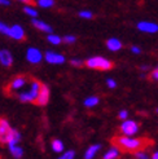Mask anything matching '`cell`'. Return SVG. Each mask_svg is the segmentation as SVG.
Returning a JSON list of instances; mask_svg holds the SVG:
<instances>
[{
	"label": "cell",
	"instance_id": "6da1fadb",
	"mask_svg": "<svg viewBox=\"0 0 158 159\" xmlns=\"http://www.w3.org/2000/svg\"><path fill=\"white\" fill-rule=\"evenodd\" d=\"M112 144L118 146L123 153H135L139 150H145L149 146H152L154 142L149 139H135L131 136H117L112 140Z\"/></svg>",
	"mask_w": 158,
	"mask_h": 159
},
{
	"label": "cell",
	"instance_id": "7a4b0ae2",
	"mask_svg": "<svg viewBox=\"0 0 158 159\" xmlns=\"http://www.w3.org/2000/svg\"><path fill=\"white\" fill-rule=\"evenodd\" d=\"M20 141H21V133L17 129H14L13 127H11L7 119L4 118L0 119V142L9 146L18 144Z\"/></svg>",
	"mask_w": 158,
	"mask_h": 159
},
{
	"label": "cell",
	"instance_id": "3957f363",
	"mask_svg": "<svg viewBox=\"0 0 158 159\" xmlns=\"http://www.w3.org/2000/svg\"><path fill=\"white\" fill-rule=\"evenodd\" d=\"M42 84L43 83H40L39 80L31 79L27 88L23 89V91H20L17 93L18 100L21 102H23V104H31V102H36V98H38L39 92H40V88H42Z\"/></svg>",
	"mask_w": 158,
	"mask_h": 159
},
{
	"label": "cell",
	"instance_id": "277c9868",
	"mask_svg": "<svg viewBox=\"0 0 158 159\" xmlns=\"http://www.w3.org/2000/svg\"><path fill=\"white\" fill-rule=\"evenodd\" d=\"M84 65L90 69L93 70H100V71H109L113 69V62L109 61L105 57H101V56H95V57H90L86 61Z\"/></svg>",
	"mask_w": 158,
	"mask_h": 159
},
{
	"label": "cell",
	"instance_id": "5b68a950",
	"mask_svg": "<svg viewBox=\"0 0 158 159\" xmlns=\"http://www.w3.org/2000/svg\"><path fill=\"white\" fill-rule=\"evenodd\" d=\"M30 83V79L27 76H23V75H20V76H16L13 78L11 83L8 84L7 87V92L8 93H16V92H20L22 91L25 87Z\"/></svg>",
	"mask_w": 158,
	"mask_h": 159
},
{
	"label": "cell",
	"instance_id": "8992f818",
	"mask_svg": "<svg viewBox=\"0 0 158 159\" xmlns=\"http://www.w3.org/2000/svg\"><path fill=\"white\" fill-rule=\"evenodd\" d=\"M26 60L29 63H33V65H38L44 60V54L42 53L40 49L35 48V47H30L26 51Z\"/></svg>",
	"mask_w": 158,
	"mask_h": 159
},
{
	"label": "cell",
	"instance_id": "52a82bcc",
	"mask_svg": "<svg viewBox=\"0 0 158 159\" xmlns=\"http://www.w3.org/2000/svg\"><path fill=\"white\" fill-rule=\"evenodd\" d=\"M139 132V124L135 120L131 119H124L123 123L121 124V133L126 136H133Z\"/></svg>",
	"mask_w": 158,
	"mask_h": 159
},
{
	"label": "cell",
	"instance_id": "ba28073f",
	"mask_svg": "<svg viewBox=\"0 0 158 159\" xmlns=\"http://www.w3.org/2000/svg\"><path fill=\"white\" fill-rule=\"evenodd\" d=\"M44 60L47 63H51V65H62L66 61L64 54L53 52V51H47L44 53Z\"/></svg>",
	"mask_w": 158,
	"mask_h": 159
},
{
	"label": "cell",
	"instance_id": "9c48e42d",
	"mask_svg": "<svg viewBox=\"0 0 158 159\" xmlns=\"http://www.w3.org/2000/svg\"><path fill=\"white\" fill-rule=\"evenodd\" d=\"M49 97H51V91L48 88L47 84H42L40 92H39V96L36 98V104L39 106H45L49 102Z\"/></svg>",
	"mask_w": 158,
	"mask_h": 159
},
{
	"label": "cell",
	"instance_id": "30bf717a",
	"mask_svg": "<svg viewBox=\"0 0 158 159\" xmlns=\"http://www.w3.org/2000/svg\"><path fill=\"white\" fill-rule=\"evenodd\" d=\"M137 29L141 33H146V34H154L158 33V25L156 22H151V21H141L137 23Z\"/></svg>",
	"mask_w": 158,
	"mask_h": 159
},
{
	"label": "cell",
	"instance_id": "8fae6325",
	"mask_svg": "<svg viewBox=\"0 0 158 159\" xmlns=\"http://www.w3.org/2000/svg\"><path fill=\"white\" fill-rule=\"evenodd\" d=\"M9 38L13 39V40H23L25 39V30L21 25H17V23H14V25L11 26V34H9Z\"/></svg>",
	"mask_w": 158,
	"mask_h": 159
},
{
	"label": "cell",
	"instance_id": "7c38bea8",
	"mask_svg": "<svg viewBox=\"0 0 158 159\" xmlns=\"http://www.w3.org/2000/svg\"><path fill=\"white\" fill-rule=\"evenodd\" d=\"M31 22H33L34 27H35L36 30H39V31H42V33H47V34L53 33L52 26H49L48 23L44 22V21H42V20H38V17L31 18Z\"/></svg>",
	"mask_w": 158,
	"mask_h": 159
},
{
	"label": "cell",
	"instance_id": "4fadbf2b",
	"mask_svg": "<svg viewBox=\"0 0 158 159\" xmlns=\"http://www.w3.org/2000/svg\"><path fill=\"white\" fill-rule=\"evenodd\" d=\"M13 63V54L8 49H0V65L4 67H11Z\"/></svg>",
	"mask_w": 158,
	"mask_h": 159
},
{
	"label": "cell",
	"instance_id": "5bb4252c",
	"mask_svg": "<svg viewBox=\"0 0 158 159\" xmlns=\"http://www.w3.org/2000/svg\"><path fill=\"white\" fill-rule=\"evenodd\" d=\"M106 48L109 51H112V52H118V51L122 49V43H121L119 39L110 38V39L106 40Z\"/></svg>",
	"mask_w": 158,
	"mask_h": 159
},
{
	"label": "cell",
	"instance_id": "9a60e30c",
	"mask_svg": "<svg viewBox=\"0 0 158 159\" xmlns=\"http://www.w3.org/2000/svg\"><path fill=\"white\" fill-rule=\"evenodd\" d=\"M100 149H101V145L100 144H95V145H91L88 149L86 150V153H84V159H92L96 157V154L100 152Z\"/></svg>",
	"mask_w": 158,
	"mask_h": 159
},
{
	"label": "cell",
	"instance_id": "2e32d148",
	"mask_svg": "<svg viewBox=\"0 0 158 159\" xmlns=\"http://www.w3.org/2000/svg\"><path fill=\"white\" fill-rule=\"evenodd\" d=\"M121 153H122L121 149L118 148V146H115V145H113V146L110 148L108 152L104 154V157H102V158H104V159H115V158H118V157L121 155Z\"/></svg>",
	"mask_w": 158,
	"mask_h": 159
},
{
	"label": "cell",
	"instance_id": "e0dca14e",
	"mask_svg": "<svg viewBox=\"0 0 158 159\" xmlns=\"http://www.w3.org/2000/svg\"><path fill=\"white\" fill-rule=\"evenodd\" d=\"M8 148H9V152H11V154H12V157H13V158L20 159V158H22V157H23V149H22L18 144L9 145Z\"/></svg>",
	"mask_w": 158,
	"mask_h": 159
},
{
	"label": "cell",
	"instance_id": "ac0fdd59",
	"mask_svg": "<svg viewBox=\"0 0 158 159\" xmlns=\"http://www.w3.org/2000/svg\"><path fill=\"white\" fill-rule=\"evenodd\" d=\"M51 148H52L53 152H54V153H57V154L62 153V152H64V149H65L64 142H62L61 140H58V139L52 140V142H51Z\"/></svg>",
	"mask_w": 158,
	"mask_h": 159
},
{
	"label": "cell",
	"instance_id": "d6986e66",
	"mask_svg": "<svg viewBox=\"0 0 158 159\" xmlns=\"http://www.w3.org/2000/svg\"><path fill=\"white\" fill-rule=\"evenodd\" d=\"M99 102H100V98L97 96H90V97H87L83 102V105L86 107H95L96 105H99Z\"/></svg>",
	"mask_w": 158,
	"mask_h": 159
},
{
	"label": "cell",
	"instance_id": "ffe728a7",
	"mask_svg": "<svg viewBox=\"0 0 158 159\" xmlns=\"http://www.w3.org/2000/svg\"><path fill=\"white\" fill-rule=\"evenodd\" d=\"M23 12H25L29 17H31V18L38 17V11L31 4H26L25 7H23Z\"/></svg>",
	"mask_w": 158,
	"mask_h": 159
},
{
	"label": "cell",
	"instance_id": "44dd1931",
	"mask_svg": "<svg viewBox=\"0 0 158 159\" xmlns=\"http://www.w3.org/2000/svg\"><path fill=\"white\" fill-rule=\"evenodd\" d=\"M47 40H48V43H51L52 45H58L62 42V39H61V36L51 33V34H48V36H47Z\"/></svg>",
	"mask_w": 158,
	"mask_h": 159
},
{
	"label": "cell",
	"instance_id": "7402d4cb",
	"mask_svg": "<svg viewBox=\"0 0 158 159\" xmlns=\"http://www.w3.org/2000/svg\"><path fill=\"white\" fill-rule=\"evenodd\" d=\"M38 7L43 8V9H48L54 5V0H36Z\"/></svg>",
	"mask_w": 158,
	"mask_h": 159
},
{
	"label": "cell",
	"instance_id": "603a6c76",
	"mask_svg": "<svg viewBox=\"0 0 158 159\" xmlns=\"http://www.w3.org/2000/svg\"><path fill=\"white\" fill-rule=\"evenodd\" d=\"M0 34L7 35L8 38H9V34H11V26L5 25V23L2 21H0Z\"/></svg>",
	"mask_w": 158,
	"mask_h": 159
},
{
	"label": "cell",
	"instance_id": "cb8c5ba5",
	"mask_svg": "<svg viewBox=\"0 0 158 159\" xmlns=\"http://www.w3.org/2000/svg\"><path fill=\"white\" fill-rule=\"evenodd\" d=\"M60 159H74L75 158V152L74 150H67V152H64L61 157H58Z\"/></svg>",
	"mask_w": 158,
	"mask_h": 159
},
{
	"label": "cell",
	"instance_id": "d4e9b609",
	"mask_svg": "<svg viewBox=\"0 0 158 159\" xmlns=\"http://www.w3.org/2000/svg\"><path fill=\"white\" fill-rule=\"evenodd\" d=\"M133 157L137 158V159H148L149 158V155H148V153L145 152V150H139V152H135L133 153Z\"/></svg>",
	"mask_w": 158,
	"mask_h": 159
},
{
	"label": "cell",
	"instance_id": "484cf974",
	"mask_svg": "<svg viewBox=\"0 0 158 159\" xmlns=\"http://www.w3.org/2000/svg\"><path fill=\"white\" fill-rule=\"evenodd\" d=\"M79 17L84 20H91L93 17V13L91 11H81L79 12Z\"/></svg>",
	"mask_w": 158,
	"mask_h": 159
},
{
	"label": "cell",
	"instance_id": "4316f807",
	"mask_svg": "<svg viewBox=\"0 0 158 159\" xmlns=\"http://www.w3.org/2000/svg\"><path fill=\"white\" fill-rule=\"evenodd\" d=\"M75 40H77V38L74 35H65L62 38V42L65 44H73V43H75Z\"/></svg>",
	"mask_w": 158,
	"mask_h": 159
},
{
	"label": "cell",
	"instance_id": "83f0119b",
	"mask_svg": "<svg viewBox=\"0 0 158 159\" xmlns=\"http://www.w3.org/2000/svg\"><path fill=\"white\" fill-rule=\"evenodd\" d=\"M70 63H72L73 66H75V67H81V66H83L86 63V61H83L81 58H72V60H70Z\"/></svg>",
	"mask_w": 158,
	"mask_h": 159
},
{
	"label": "cell",
	"instance_id": "f1b7e54d",
	"mask_svg": "<svg viewBox=\"0 0 158 159\" xmlns=\"http://www.w3.org/2000/svg\"><path fill=\"white\" fill-rule=\"evenodd\" d=\"M106 85L109 87V88L110 89H114L115 88V87H117V83H115V80H114V79H106Z\"/></svg>",
	"mask_w": 158,
	"mask_h": 159
},
{
	"label": "cell",
	"instance_id": "f546056e",
	"mask_svg": "<svg viewBox=\"0 0 158 159\" xmlns=\"http://www.w3.org/2000/svg\"><path fill=\"white\" fill-rule=\"evenodd\" d=\"M127 116H128V111H127V110H121V111H119V114H118V118L122 119V120L127 119Z\"/></svg>",
	"mask_w": 158,
	"mask_h": 159
},
{
	"label": "cell",
	"instance_id": "4dcf8cb0",
	"mask_svg": "<svg viewBox=\"0 0 158 159\" xmlns=\"http://www.w3.org/2000/svg\"><path fill=\"white\" fill-rule=\"evenodd\" d=\"M131 52L135 53V54H140L141 53V48L140 47H136V45H132L131 47Z\"/></svg>",
	"mask_w": 158,
	"mask_h": 159
},
{
	"label": "cell",
	"instance_id": "1f68e13d",
	"mask_svg": "<svg viewBox=\"0 0 158 159\" xmlns=\"http://www.w3.org/2000/svg\"><path fill=\"white\" fill-rule=\"evenodd\" d=\"M151 76H152V79H154V80H158V67H157L156 70H153V71H152Z\"/></svg>",
	"mask_w": 158,
	"mask_h": 159
},
{
	"label": "cell",
	"instance_id": "d6a6232c",
	"mask_svg": "<svg viewBox=\"0 0 158 159\" xmlns=\"http://www.w3.org/2000/svg\"><path fill=\"white\" fill-rule=\"evenodd\" d=\"M0 5H3V7H9V5H11V2H9V0H0Z\"/></svg>",
	"mask_w": 158,
	"mask_h": 159
},
{
	"label": "cell",
	"instance_id": "836d02e7",
	"mask_svg": "<svg viewBox=\"0 0 158 159\" xmlns=\"http://www.w3.org/2000/svg\"><path fill=\"white\" fill-rule=\"evenodd\" d=\"M17 2H21V3H25V4H30L31 0H17Z\"/></svg>",
	"mask_w": 158,
	"mask_h": 159
},
{
	"label": "cell",
	"instance_id": "e575fe53",
	"mask_svg": "<svg viewBox=\"0 0 158 159\" xmlns=\"http://www.w3.org/2000/svg\"><path fill=\"white\" fill-rule=\"evenodd\" d=\"M151 158H153V159H158V152H156V153H153Z\"/></svg>",
	"mask_w": 158,
	"mask_h": 159
},
{
	"label": "cell",
	"instance_id": "d590c367",
	"mask_svg": "<svg viewBox=\"0 0 158 159\" xmlns=\"http://www.w3.org/2000/svg\"><path fill=\"white\" fill-rule=\"evenodd\" d=\"M141 70H149L148 66H141Z\"/></svg>",
	"mask_w": 158,
	"mask_h": 159
},
{
	"label": "cell",
	"instance_id": "8d00e7d4",
	"mask_svg": "<svg viewBox=\"0 0 158 159\" xmlns=\"http://www.w3.org/2000/svg\"><path fill=\"white\" fill-rule=\"evenodd\" d=\"M157 113H158V109H157Z\"/></svg>",
	"mask_w": 158,
	"mask_h": 159
},
{
	"label": "cell",
	"instance_id": "74e56055",
	"mask_svg": "<svg viewBox=\"0 0 158 159\" xmlns=\"http://www.w3.org/2000/svg\"><path fill=\"white\" fill-rule=\"evenodd\" d=\"M0 119H2V118H0Z\"/></svg>",
	"mask_w": 158,
	"mask_h": 159
}]
</instances>
